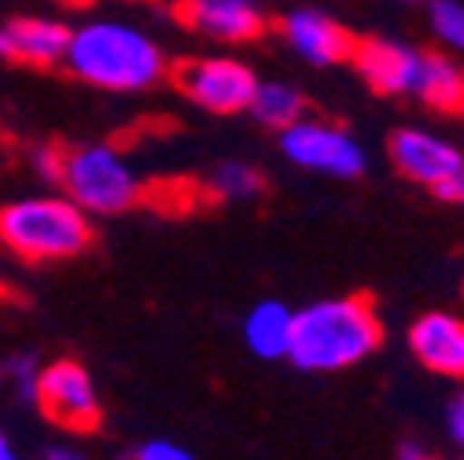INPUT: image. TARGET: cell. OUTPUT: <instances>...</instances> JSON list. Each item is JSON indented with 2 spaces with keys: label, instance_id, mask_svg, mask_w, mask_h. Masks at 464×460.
<instances>
[{
  "label": "cell",
  "instance_id": "1",
  "mask_svg": "<svg viewBox=\"0 0 464 460\" xmlns=\"http://www.w3.org/2000/svg\"><path fill=\"white\" fill-rule=\"evenodd\" d=\"M383 324L369 295L324 299L295 313L287 361L306 372H339L380 350Z\"/></svg>",
  "mask_w": 464,
  "mask_h": 460
},
{
  "label": "cell",
  "instance_id": "2",
  "mask_svg": "<svg viewBox=\"0 0 464 460\" xmlns=\"http://www.w3.org/2000/svg\"><path fill=\"white\" fill-rule=\"evenodd\" d=\"M63 63L85 85L107 92H148L169 71L162 48L126 23H85L71 30Z\"/></svg>",
  "mask_w": 464,
  "mask_h": 460
},
{
  "label": "cell",
  "instance_id": "3",
  "mask_svg": "<svg viewBox=\"0 0 464 460\" xmlns=\"http://www.w3.org/2000/svg\"><path fill=\"white\" fill-rule=\"evenodd\" d=\"M92 217L67 196L0 203V244L26 262H63L92 247Z\"/></svg>",
  "mask_w": 464,
  "mask_h": 460
},
{
  "label": "cell",
  "instance_id": "4",
  "mask_svg": "<svg viewBox=\"0 0 464 460\" xmlns=\"http://www.w3.org/2000/svg\"><path fill=\"white\" fill-rule=\"evenodd\" d=\"M55 185L89 217L92 214H107V217L126 214L144 196V185L137 181L133 166L114 144H74V148L67 144L60 181Z\"/></svg>",
  "mask_w": 464,
  "mask_h": 460
},
{
  "label": "cell",
  "instance_id": "5",
  "mask_svg": "<svg viewBox=\"0 0 464 460\" xmlns=\"http://www.w3.org/2000/svg\"><path fill=\"white\" fill-rule=\"evenodd\" d=\"M169 85L185 100L210 114H240L251 103V92L258 85L255 71L228 55H185V60L169 63L166 71Z\"/></svg>",
  "mask_w": 464,
  "mask_h": 460
},
{
  "label": "cell",
  "instance_id": "6",
  "mask_svg": "<svg viewBox=\"0 0 464 460\" xmlns=\"http://www.w3.org/2000/svg\"><path fill=\"white\" fill-rule=\"evenodd\" d=\"M34 406L41 409V417L48 424L63 427L71 435H92L103 424L96 383H92L89 369L71 358H60L37 372Z\"/></svg>",
  "mask_w": 464,
  "mask_h": 460
},
{
  "label": "cell",
  "instance_id": "7",
  "mask_svg": "<svg viewBox=\"0 0 464 460\" xmlns=\"http://www.w3.org/2000/svg\"><path fill=\"white\" fill-rule=\"evenodd\" d=\"M280 137V151L287 162H295L303 169H317V174L351 181L365 174V148L335 122H321V119H303L292 122L287 129L276 133Z\"/></svg>",
  "mask_w": 464,
  "mask_h": 460
},
{
  "label": "cell",
  "instance_id": "8",
  "mask_svg": "<svg viewBox=\"0 0 464 460\" xmlns=\"http://www.w3.org/2000/svg\"><path fill=\"white\" fill-rule=\"evenodd\" d=\"M173 19L221 44H251L269 30V19L255 0H178Z\"/></svg>",
  "mask_w": 464,
  "mask_h": 460
},
{
  "label": "cell",
  "instance_id": "9",
  "mask_svg": "<svg viewBox=\"0 0 464 460\" xmlns=\"http://www.w3.org/2000/svg\"><path fill=\"white\" fill-rule=\"evenodd\" d=\"M420 55H424L420 48L405 44V41L358 37L346 63H354V71L376 96H410L417 71H420Z\"/></svg>",
  "mask_w": 464,
  "mask_h": 460
},
{
  "label": "cell",
  "instance_id": "10",
  "mask_svg": "<svg viewBox=\"0 0 464 460\" xmlns=\"http://www.w3.org/2000/svg\"><path fill=\"white\" fill-rule=\"evenodd\" d=\"M387 158L405 181H413V185H420L428 192H435L464 162V155L450 140H442V137H435L428 129H413V126H401V129L391 133Z\"/></svg>",
  "mask_w": 464,
  "mask_h": 460
},
{
  "label": "cell",
  "instance_id": "11",
  "mask_svg": "<svg viewBox=\"0 0 464 460\" xmlns=\"http://www.w3.org/2000/svg\"><path fill=\"white\" fill-rule=\"evenodd\" d=\"M280 34L284 41L292 44L306 63L314 67H335V63H346L354 52V34L346 30L343 23H335L332 15L324 12H314V8H295L280 19Z\"/></svg>",
  "mask_w": 464,
  "mask_h": 460
},
{
  "label": "cell",
  "instance_id": "12",
  "mask_svg": "<svg viewBox=\"0 0 464 460\" xmlns=\"http://www.w3.org/2000/svg\"><path fill=\"white\" fill-rule=\"evenodd\" d=\"M5 34V60L34 67V71H52L63 63L67 44H71V26L60 19H41V15H19L8 26H0Z\"/></svg>",
  "mask_w": 464,
  "mask_h": 460
},
{
  "label": "cell",
  "instance_id": "13",
  "mask_svg": "<svg viewBox=\"0 0 464 460\" xmlns=\"http://www.w3.org/2000/svg\"><path fill=\"white\" fill-rule=\"evenodd\" d=\"M413 358L446 379H464V321L453 313H424L410 328Z\"/></svg>",
  "mask_w": 464,
  "mask_h": 460
},
{
  "label": "cell",
  "instance_id": "14",
  "mask_svg": "<svg viewBox=\"0 0 464 460\" xmlns=\"http://www.w3.org/2000/svg\"><path fill=\"white\" fill-rule=\"evenodd\" d=\"M410 96H417L428 110L464 119V67L442 52H424Z\"/></svg>",
  "mask_w": 464,
  "mask_h": 460
},
{
  "label": "cell",
  "instance_id": "15",
  "mask_svg": "<svg viewBox=\"0 0 464 460\" xmlns=\"http://www.w3.org/2000/svg\"><path fill=\"white\" fill-rule=\"evenodd\" d=\"M292 321H295V310H287L284 302H276V299L258 302L244 317V342H247V350L255 358H262V361L287 358V347H292Z\"/></svg>",
  "mask_w": 464,
  "mask_h": 460
},
{
  "label": "cell",
  "instance_id": "16",
  "mask_svg": "<svg viewBox=\"0 0 464 460\" xmlns=\"http://www.w3.org/2000/svg\"><path fill=\"white\" fill-rule=\"evenodd\" d=\"M247 114L266 126V129H287L292 122H299L306 114V100L299 89L284 85V81H258L255 92H251V103H247Z\"/></svg>",
  "mask_w": 464,
  "mask_h": 460
},
{
  "label": "cell",
  "instance_id": "17",
  "mask_svg": "<svg viewBox=\"0 0 464 460\" xmlns=\"http://www.w3.org/2000/svg\"><path fill=\"white\" fill-rule=\"evenodd\" d=\"M203 192L214 203H247V199L266 196V174H262L258 166H251V162L228 158V162H218L210 169Z\"/></svg>",
  "mask_w": 464,
  "mask_h": 460
},
{
  "label": "cell",
  "instance_id": "18",
  "mask_svg": "<svg viewBox=\"0 0 464 460\" xmlns=\"http://www.w3.org/2000/svg\"><path fill=\"white\" fill-rule=\"evenodd\" d=\"M428 19L442 44H450L453 52H464V5L460 0H431Z\"/></svg>",
  "mask_w": 464,
  "mask_h": 460
},
{
  "label": "cell",
  "instance_id": "19",
  "mask_svg": "<svg viewBox=\"0 0 464 460\" xmlns=\"http://www.w3.org/2000/svg\"><path fill=\"white\" fill-rule=\"evenodd\" d=\"M5 372H8V383H12V387L23 394V398H30V401H34V383H37L41 365H37L30 354H19V358L5 361Z\"/></svg>",
  "mask_w": 464,
  "mask_h": 460
},
{
  "label": "cell",
  "instance_id": "20",
  "mask_svg": "<svg viewBox=\"0 0 464 460\" xmlns=\"http://www.w3.org/2000/svg\"><path fill=\"white\" fill-rule=\"evenodd\" d=\"M63 148L67 144H41V148H34V155H30V166L37 169V177L41 181H60V166H63Z\"/></svg>",
  "mask_w": 464,
  "mask_h": 460
},
{
  "label": "cell",
  "instance_id": "21",
  "mask_svg": "<svg viewBox=\"0 0 464 460\" xmlns=\"http://www.w3.org/2000/svg\"><path fill=\"white\" fill-rule=\"evenodd\" d=\"M130 460H192V453H188L185 446H178V442H166V438H151V442L137 446Z\"/></svg>",
  "mask_w": 464,
  "mask_h": 460
},
{
  "label": "cell",
  "instance_id": "22",
  "mask_svg": "<svg viewBox=\"0 0 464 460\" xmlns=\"http://www.w3.org/2000/svg\"><path fill=\"white\" fill-rule=\"evenodd\" d=\"M446 431H450V438H453V442H460V446H464V387L453 394L450 409H446Z\"/></svg>",
  "mask_w": 464,
  "mask_h": 460
},
{
  "label": "cell",
  "instance_id": "23",
  "mask_svg": "<svg viewBox=\"0 0 464 460\" xmlns=\"http://www.w3.org/2000/svg\"><path fill=\"white\" fill-rule=\"evenodd\" d=\"M435 196H439L442 203H460V206H464V162H460L453 174L435 188Z\"/></svg>",
  "mask_w": 464,
  "mask_h": 460
},
{
  "label": "cell",
  "instance_id": "24",
  "mask_svg": "<svg viewBox=\"0 0 464 460\" xmlns=\"http://www.w3.org/2000/svg\"><path fill=\"white\" fill-rule=\"evenodd\" d=\"M44 460H85L78 449H67V446H55V449H48L44 453Z\"/></svg>",
  "mask_w": 464,
  "mask_h": 460
},
{
  "label": "cell",
  "instance_id": "25",
  "mask_svg": "<svg viewBox=\"0 0 464 460\" xmlns=\"http://www.w3.org/2000/svg\"><path fill=\"white\" fill-rule=\"evenodd\" d=\"M401 460H431V456H424V453L413 449V446H405V449H401Z\"/></svg>",
  "mask_w": 464,
  "mask_h": 460
},
{
  "label": "cell",
  "instance_id": "26",
  "mask_svg": "<svg viewBox=\"0 0 464 460\" xmlns=\"http://www.w3.org/2000/svg\"><path fill=\"white\" fill-rule=\"evenodd\" d=\"M52 5H63V8H89L92 0H52Z\"/></svg>",
  "mask_w": 464,
  "mask_h": 460
},
{
  "label": "cell",
  "instance_id": "27",
  "mask_svg": "<svg viewBox=\"0 0 464 460\" xmlns=\"http://www.w3.org/2000/svg\"><path fill=\"white\" fill-rule=\"evenodd\" d=\"M0 460H19V456L12 453V446H8V438H0Z\"/></svg>",
  "mask_w": 464,
  "mask_h": 460
},
{
  "label": "cell",
  "instance_id": "28",
  "mask_svg": "<svg viewBox=\"0 0 464 460\" xmlns=\"http://www.w3.org/2000/svg\"><path fill=\"white\" fill-rule=\"evenodd\" d=\"M8 383V372H5V365H0V387H5Z\"/></svg>",
  "mask_w": 464,
  "mask_h": 460
},
{
  "label": "cell",
  "instance_id": "29",
  "mask_svg": "<svg viewBox=\"0 0 464 460\" xmlns=\"http://www.w3.org/2000/svg\"><path fill=\"white\" fill-rule=\"evenodd\" d=\"M0 60H5V34H0Z\"/></svg>",
  "mask_w": 464,
  "mask_h": 460
},
{
  "label": "cell",
  "instance_id": "30",
  "mask_svg": "<svg viewBox=\"0 0 464 460\" xmlns=\"http://www.w3.org/2000/svg\"><path fill=\"white\" fill-rule=\"evenodd\" d=\"M401 5H420V0H401Z\"/></svg>",
  "mask_w": 464,
  "mask_h": 460
},
{
  "label": "cell",
  "instance_id": "31",
  "mask_svg": "<svg viewBox=\"0 0 464 460\" xmlns=\"http://www.w3.org/2000/svg\"><path fill=\"white\" fill-rule=\"evenodd\" d=\"M0 295H8V292H5V287H0Z\"/></svg>",
  "mask_w": 464,
  "mask_h": 460
}]
</instances>
